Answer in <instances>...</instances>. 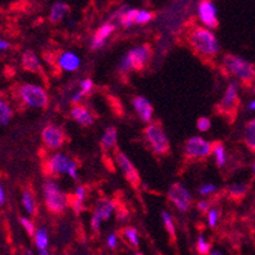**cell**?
Masks as SVG:
<instances>
[{
  "instance_id": "cell-1",
  "label": "cell",
  "mask_w": 255,
  "mask_h": 255,
  "mask_svg": "<svg viewBox=\"0 0 255 255\" xmlns=\"http://www.w3.org/2000/svg\"><path fill=\"white\" fill-rule=\"evenodd\" d=\"M192 46L205 55H215L219 52V42L210 29L196 28L189 36Z\"/></svg>"
},
{
  "instance_id": "cell-2",
  "label": "cell",
  "mask_w": 255,
  "mask_h": 255,
  "mask_svg": "<svg viewBox=\"0 0 255 255\" xmlns=\"http://www.w3.org/2000/svg\"><path fill=\"white\" fill-rule=\"evenodd\" d=\"M224 64L234 75L243 79L245 82L252 83L255 79V66L241 57L235 56V55H225Z\"/></svg>"
},
{
  "instance_id": "cell-3",
  "label": "cell",
  "mask_w": 255,
  "mask_h": 255,
  "mask_svg": "<svg viewBox=\"0 0 255 255\" xmlns=\"http://www.w3.org/2000/svg\"><path fill=\"white\" fill-rule=\"evenodd\" d=\"M150 50L149 46H138V47L132 48L126 55L122 62H121V70L129 71V70H141L143 65L149 60Z\"/></svg>"
},
{
  "instance_id": "cell-4",
  "label": "cell",
  "mask_w": 255,
  "mask_h": 255,
  "mask_svg": "<svg viewBox=\"0 0 255 255\" xmlns=\"http://www.w3.org/2000/svg\"><path fill=\"white\" fill-rule=\"evenodd\" d=\"M46 206L51 212H61L66 207V197L55 182H47L43 185Z\"/></svg>"
},
{
  "instance_id": "cell-5",
  "label": "cell",
  "mask_w": 255,
  "mask_h": 255,
  "mask_svg": "<svg viewBox=\"0 0 255 255\" xmlns=\"http://www.w3.org/2000/svg\"><path fill=\"white\" fill-rule=\"evenodd\" d=\"M19 94L23 101L31 107H38L45 108L48 104V96L45 89L38 85L33 84H23L19 88Z\"/></svg>"
},
{
  "instance_id": "cell-6",
  "label": "cell",
  "mask_w": 255,
  "mask_h": 255,
  "mask_svg": "<svg viewBox=\"0 0 255 255\" xmlns=\"http://www.w3.org/2000/svg\"><path fill=\"white\" fill-rule=\"evenodd\" d=\"M145 133L147 140L150 141V143H151V146L157 154H166L169 151L170 143H169L165 132L163 131V128L159 125H149L145 128Z\"/></svg>"
},
{
  "instance_id": "cell-7",
  "label": "cell",
  "mask_w": 255,
  "mask_h": 255,
  "mask_svg": "<svg viewBox=\"0 0 255 255\" xmlns=\"http://www.w3.org/2000/svg\"><path fill=\"white\" fill-rule=\"evenodd\" d=\"M50 169L56 174H69L73 179H78L76 164L69 156L64 154L53 155L50 160Z\"/></svg>"
},
{
  "instance_id": "cell-8",
  "label": "cell",
  "mask_w": 255,
  "mask_h": 255,
  "mask_svg": "<svg viewBox=\"0 0 255 255\" xmlns=\"http://www.w3.org/2000/svg\"><path fill=\"white\" fill-rule=\"evenodd\" d=\"M168 197L180 211H188L191 206V194L179 183H174L168 191Z\"/></svg>"
},
{
  "instance_id": "cell-9",
  "label": "cell",
  "mask_w": 255,
  "mask_h": 255,
  "mask_svg": "<svg viewBox=\"0 0 255 255\" xmlns=\"http://www.w3.org/2000/svg\"><path fill=\"white\" fill-rule=\"evenodd\" d=\"M212 151V143L203 140L202 137L189 138L185 143V154L189 157H205Z\"/></svg>"
},
{
  "instance_id": "cell-10",
  "label": "cell",
  "mask_w": 255,
  "mask_h": 255,
  "mask_svg": "<svg viewBox=\"0 0 255 255\" xmlns=\"http://www.w3.org/2000/svg\"><path fill=\"white\" fill-rule=\"evenodd\" d=\"M198 14L201 20L205 23L210 28H216L219 25V20H217V9L212 1L208 0H203L199 3L198 6Z\"/></svg>"
},
{
  "instance_id": "cell-11",
  "label": "cell",
  "mask_w": 255,
  "mask_h": 255,
  "mask_svg": "<svg viewBox=\"0 0 255 255\" xmlns=\"http://www.w3.org/2000/svg\"><path fill=\"white\" fill-rule=\"evenodd\" d=\"M117 163L124 175L126 177V179L132 184V187L137 188L138 184H140V175H138L133 164L129 161L128 157L122 154V152H117Z\"/></svg>"
},
{
  "instance_id": "cell-12",
  "label": "cell",
  "mask_w": 255,
  "mask_h": 255,
  "mask_svg": "<svg viewBox=\"0 0 255 255\" xmlns=\"http://www.w3.org/2000/svg\"><path fill=\"white\" fill-rule=\"evenodd\" d=\"M42 138L50 149H59L65 141V133L60 127L48 125L42 132Z\"/></svg>"
},
{
  "instance_id": "cell-13",
  "label": "cell",
  "mask_w": 255,
  "mask_h": 255,
  "mask_svg": "<svg viewBox=\"0 0 255 255\" xmlns=\"http://www.w3.org/2000/svg\"><path fill=\"white\" fill-rule=\"evenodd\" d=\"M133 107H135L136 112L138 113V116H140L143 122H150L151 121L154 110H152L151 103L145 97H136L133 99Z\"/></svg>"
},
{
  "instance_id": "cell-14",
  "label": "cell",
  "mask_w": 255,
  "mask_h": 255,
  "mask_svg": "<svg viewBox=\"0 0 255 255\" xmlns=\"http://www.w3.org/2000/svg\"><path fill=\"white\" fill-rule=\"evenodd\" d=\"M239 103L238 99V84L236 83H231L227 88L226 93H225V97L221 102V107L226 111L235 110L236 106Z\"/></svg>"
},
{
  "instance_id": "cell-15",
  "label": "cell",
  "mask_w": 255,
  "mask_h": 255,
  "mask_svg": "<svg viewBox=\"0 0 255 255\" xmlns=\"http://www.w3.org/2000/svg\"><path fill=\"white\" fill-rule=\"evenodd\" d=\"M113 31H115V25L111 24V23H106V24L102 25L101 28L97 31V33L94 34V38L92 41L93 50H97V48H101L102 46H104L106 39L112 34Z\"/></svg>"
},
{
  "instance_id": "cell-16",
  "label": "cell",
  "mask_w": 255,
  "mask_h": 255,
  "mask_svg": "<svg viewBox=\"0 0 255 255\" xmlns=\"http://www.w3.org/2000/svg\"><path fill=\"white\" fill-rule=\"evenodd\" d=\"M59 64L64 70L74 71L80 66V59L73 52L62 53L59 59Z\"/></svg>"
},
{
  "instance_id": "cell-17",
  "label": "cell",
  "mask_w": 255,
  "mask_h": 255,
  "mask_svg": "<svg viewBox=\"0 0 255 255\" xmlns=\"http://www.w3.org/2000/svg\"><path fill=\"white\" fill-rule=\"evenodd\" d=\"M22 65L25 70L32 71V73L37 74L41 71V64H39V60L37 59V56L32 52V51H27V52L23 53Z\"/></svg>"
},
{
  "instance_id": "cell-18",
  "label": "cell",
  "mask_w": 255,
  "mask_h": 255,
  "mask_svg": "<svg viewBox=\"0 0 255 255\" xmlns=\"http://www.w3.org/2000/svg\"><path fill=\"white\" fill-rule=\"evenodd\" d=\"M71 116L78 124L83 125V126H90L94 122L93 116L85 110L84 107H74L73 111H71Z\"/></svg>"
},
{
  "instance_id": "cell-19",
  "label": "cell",
  "mask_w": 255,
  "mask_h": 255,
  "mask_svg": "<svg viewBox=\"0 0 255 255\" xmlns=\"http://www.w3.org/2000/svg\"><path fill=\"white\" fill-rule=\"evenodd\" d=\"M115 211V203L110 199H102L97 203V208H96V213L97 216L103 221V220H108L112 215V212Z\"/></svg>"
},
{
  "instance_id": "cell-20",
  "label": "cell",
  "mask_w": 255,
  "mask_h": 255,
  "mask_svg": "<svg viewBox=\"0 0 255 255\" xmlns=\"http://www.w3.org/2000/svg\"><path fill=\"white\" fill-rule=\"evenodd\" d=\"M244 140L248 147H249L253 152H255V118L245 125Z\"/></svg>"
},
{
  "instance_id": "cell-21",
  "label": "cell",
  "mask_w": 255,
  "mask_h": 255,
  "mask_svg": "<svg viewBox=\"0 0 255 255\" xmlns=\"http://www.w3.org/2000/svg\"><path fill=\"white\" fill-rule=\"evenodd\" d=\"M69 11V5L68 4L62 3V1H59V3L53 4L52 9H51V14L50 19L51 22L57 23L64 18V15Z\"/></svg>"
},
{
  "instance_id": "cell-22",
  "label": "cell",
  "mask_w": 255,
  "mask_h": 255,
  "mask_svg": "<svg viewBox=\"0 0 255 255\" xmlns=\"http://www.w3.org/2000/svg\"><path fill=\"white\" fill-rule=\"evenodd\" d=\"M116 140H117V131H116L115 127H110V128L106 129L103 137H102V146L104 149H110L115 145Z\"/></svg>"
},
{
  "instance_id": "cell-23",
  "label": "cell",
  "mask_w": 255,
  "mask_h": 255,
  "mask_svg": "<svg viewBox=\"0 0 255 255\" xmlns=\"http://www.w3.org/2000/svg\"><path fill=\"white\" fill-rule=\"evenodd\" d=\"M137 11L138 10H136V9H127V10H125L124 13L120 15L122 25H124V27H127V28H128V27H131L132 23H135Z\"/></svg>"
},
{
  "instance_id": "cell-24",
  "label": "cell",
  "mask_w": 255,
  "mask_h": 255,
  "mask_svg": "<svg viewBox=\"0 0 255 255\" xmlns=\"http://www.w3.org/2000/svg\"><path fill=\"white\" fill-rule=\"evenodd\" d=\"M11 116H13V112H11L10 107L0 98V125H8Z\"/></svg>"
},
{
  "instance_id": "cell-25",
  "label": "cell",
  "mask_w": 255,
  "mask_h": 255,
  "mask_svg": "<svg viewBox=\"0 0 255 255\" xmlns=\"http://www.w3.org/2000/svg\"><path fill=\"white\" fill-rule=\"evenodd\" d=\"M34 240H36V247L39 250H45L48 245V234L45 229H39L37 230L36 235H34Z\"/></svg>"
},
{
  "instance_id": "cell-26",
  "label": "cell",
  "mask_w": 255,
  "mask_h": 255,
  "mask_svg": "<svg viewBox=\"0 0 255 255\" xmlns=\"http://www.w3.org/2000/svg\"><path fill=\"white\" fill-rule=\"evenodd\" d=\"M213 152H215V156H216L217 165L224 166L226 163V155H225V147L222 143L216 142L213 145Z\"/></svg>"
},
{
  "instance_id": "cell-27",
  "label": "cell",
  "mask_w": 255,
  "mask_h": 255,
  "mask_svg": "<svg viewBox=\"0 0 255 255\" xmlns=\"http://www.w3.org/2000/svg\"><path fill=\"white\" fill-rule=\"evenodd\" d=\"M22 202H23V206H24L25 211H27L28 213H31V215H33L34 211H36V205H34L33 197H32V194L29 193L28 191H25L24 193H23Z\"/></svg>"
},
{
  "instance_id": "cell-28",
  "label": "cell",
  "mask_w": 255,
  "mask_h": 255,
  "mask_svg": "<svg viewBox=\"0 0 255 255\" xmlns=\"http://www.w3.org/2000/svg\"><path fill=\"white\" fill-rule=\"evenodd\" d=\"M229 192H230V196L233 197V198L239 199L244 196L245 193H247V185H244V184L231 185L230 189H229Z\"/></svg>"
},
{
  "instance_id": "cell-29",
  "label": "cell",
  "mask_w": 255,
  "mask_h": 255,
  "mask_svg": "<svg viewBox=\"0 0 255 255\" xmlns=\"http://www.w3.org/2000/svg\"><path fill=\"white\" fill-rule=\"evenodd\" d=\"M197 250H198L199 254H202V255L210 254L211 245L208 244L203 236H199L198 238V241H197Z\"/></svg>"
},
{
  "instance_id": "cell-30",
  "label": "cell",
  "mask_w": 255,
  "mask_h": 255,
  "mask_svg": "<svg viewBox=\"0 0 255 255\" xmlns=\"http://www.w3.org/2000/svg\"><path fill=\"white\" fill-rule=\"evenodd\" d=\"M124 233H125V236L128 239L129 243L135 245V247H137L138 236H137V231H136V229H133V227H127V229H125L124 230Z\"/></svg>"
},
{
  "instance_id": "cell-31",
  "label": "cell",
  "mask_w": 255,
  "mask_h": 255,
  "mask_svg": "<svg viewBox=\"0 0 255 255\" xmlns=\"http://www.w3.org/2000/svg\"><path fill=\"white\" fill-rule=\"evenodd\" d=\"M151 13H149V11L146 10H138L137 11V15H136V19H135V23H137V24H143V23H147L150 19H151Z\"/></svg>"
},
{
  "instance_id": "cell-32",
  "label": "cell",
  "mask_w": 255,
  "mask_h": 255,
  "mask_svg": "<svg viewBox=\"0 0 255 255\" xmlns=\"http://www.w3.org/2000/svg\"><path fill=\"white\" fill-rule=\"evenodd\" d=\"M163 221L164 224H165V227H166V230H168V233L170 234L171 236H174V225H173V219H171L170 216V213L168 212H163Z\"/></svg>"
},
{
  "instance_id": "cell-33",
  "label": "cell",
  "mask_w": 255,
  "mask_h": 255,
  "mask_svg": "<svg viewBox=\"0 0 255 255\" xmlns=\"http://www.w3.org/2000/svg\"><path fill=\"white\" fill-rule=\"evenodd\" d=\"M197 127H198L199 131H207L211 127V121L207 117H201L198 118V122H197Z\"/></svg>"
},
{
  "instance_id": "cell-34",
  "label": "cell",
  "mask_w": 255,
  "mask_h": 255,
  "mask_svg": "<svg viewBox=\"0 0 255 255\" xmlns=\"http://www.w3.org/2000/svg\"><path fill=\"white\" fill-rule=\"evenodd\" d=\"M20 224L23 225V227H24L25 231H27L29 235H33V234H34V225L32 224L31 220L25 219V217H22V219H20Z\"/></svg>"
},
{
  "instance_id": "cell-35",
  "label": "cell",
  "mask_w": 255,
  "mask_h": 255,
  "mask_svg": "<svg viewBox=\"0 0 255 255\" xmlns=\"http://www.w3.org/2000/svg\"><path fill=\"white\" fill-rule=\"evenodd\" d=\"M217 220H219V211L210 210V212H208V224H210V226L211 227L216 226Z\"/></svg>"
},
{
  "instance_id": "cell-36",
  "label": "cell",
  "mask_w": 255,
  "mask_h": 255,
  "mask_svg": "<svg viewBox=\"0 0 255 255\" xmlns=\"http://www.w3.org/2000/svg\"><path fill=\"white\" fill-rule=\"evenodd\" d=\"M92 88H93V83L90 79H85V80H83V82L80 83V93H83L84 96L92 90Z\"/></svg>"
},
{
  "instance_id": "cell-37",
  "label": "cell",
  "mask_w": 255,
  "mask_h": 255,
  "mask_svg": "<svg viewBox=\"0 0 255 255\" xmlns=\"http://www.w3.org/2000/svg\"><path fill=\"white\" fill-rule=\"evenodd\" d=\"M215 191H216V187H215L213 184H206V185H203V187L199 188V193L203 194V196L212 193V192H215Z\"/></svg>"
},
{
  "instance_id": "cell-38",
  "label": "cell",
  "mask_w": 255,
  "mask_h": 255,
  "mask_svg": "<svg viewBox=\"0 0 255 255\" xmlns=\"http://www.w3.org/2000/svg\"><path fill=\"white\" fill-rule=\"evenodd\" d=\"M87 197V192H85V188L84 187H79L76 188V199L83 202Z\"/></svg>"
},
{
  "instance_id": "cell-39",
  "label": "cell",
  "mask_w": 255,
  "mask_h": 255,
  "mask_svg": "<svg viewBox=\"0 0 255 255\" xmlns=\"http://www.w3.org/2000/svg\"><path fill=\"white\" fill-rule=\"evenodd\" d=\"M101 222H102V220L99 219V217L97 216V215H94V216H93V219H92L93 229H94V230H96V231L101 230Z\"/></svg>"
},
{
  "instance_id": "cell-40",
  "label": "cell",
  "mask_w": 255,
  "mask_h": 255,
  "mask_svg": "<svg viewBox=\"0 0 255 255\" xmlns=\"http://www.w3.org/2000/svg\"><path fill=\"white\" fill-rule=\"evenodd\" d=\"M107 244H108L110 248L115 249L116 245H117V238H116L115 234H111V235L108 236V239H107Z\"/></svg>"
},
{
  "instance_id": "cell-41",
  "label": "cell",
  "mask_w": 255,
  "mask_h": 255,
  "mask_svg": "<svg viewBox=\"0 0 255 255\" xmlns=\"http://www.w3.org/2000/svg\"><path fill=\"white\" fill-rule=\"evenodd\" d=\"M74 210H75L76 213H80L82 211H84V206H83V202H80V201H78V199H76L75 203H74Z\"/></svg>"
},
{
  "instance_id": "cell-42",
  "label": "cell",
  "mask_w": 255,
  "mask_h": 255,
  "mask_svg": "<svg viewBox=\"0 0 255 255\" xmlns=\"http://www.w3.org/2000/svg\"><path fill=\"white\" fill-rule=\"evenodd\" d=\"M197 208H198L199 211H202V212H206V211H208V203L199 202L198 205H197Z\"/></svg>"
},
{
  "instance_id": "cell-43",
  "label": "cell",
  "mask_w": 255,
  "mask_h": 255,
  "mask_svg": "<svg viewBox=\"0 0 255 255\" xmlns=\"http://www.w3.org/2000/svg\"><path fill=\"white\" fill-rule=\"evenodd\" d=\"M9 48V43L6 41H3V39H0V51H5Z\"/></svg>"
},
{
  "instance_id": "cell-44",
  "label": "cell",
  "mask_w": 255,
  "mask_h": 255,
  "mask_svg": "<svg viewBox=\"0 0 255 255\" xmlns=\"http://www.w3.org/2000/svg\"><path fill=\"white\" fill-rule=\"evenodd\" d=\"M4 199H5V196H4L3 187L0 185V205H3V203H4Z\"/></svg>"
},
{
  "instance_id": "cell-45",
  "label": "cell",
  "mask_w": 255,
  "mask_h": 255,
  "mask_svg": "<svg viewBox=\"0 0 255 255\" xmlns=\"http://www.w3.org/2000/svg\"><path fill=\"white\" fill-rule=\"evenodd\" d=\"M210 255H224L221 252H219V250H213V252L210 253Z\"/></svg>"
},
{
  "instance_id": "cell-46",
  "label": "cell",
  "mask_w": 255,
  "mask_h": 255,
  "mask_svg": "<svg viewBox=\"0 0 255 255\" xmlns=\"http://www.w3.org/2000/svg\"><path fill=\"white\" fill-rule=\"evenodd\" d=\"M249 110L250 111H255V101L252 102V103L249 104Z\"/></svg>"
},
{
  "instance_id": "cell-47",
  "label": "cell",
  "mask_w": 255,
  "mask_h": 255,
  "mask_svg": "<svg viewBox=\"0 0 255 255\" xmlns=\"http://www.w3.org/2000/svg\"><path fill=\"white\" fill-rule=\"evenodd\" d=\"M39 255H50V254H48V252H47V250H39Z\"/></svg>"
},
{
  "instance_id": "cell-48",
  "label": "cell",
  "mask_w": 255,
  "mask_h": 255,
  "mask_svg": "<svg viewBox=\"0 0 255 255\" xmlns=\"http://www.w3.org/2000/svg\"><path fill=\"white\" fill-rule=\"evenodd\" d=\"M25 255H33V254H32L31 250H27V253H25Z\"/></svg>"
},
{
  "instance_id": "cell-49",
  "label": "cell",
  "mask_w": 255,
  "mask_h": 255,
  "mask_svg": "<svg viewBox=\"0 0 255 255\" xmlns=\"http://www.w3.org/2000/svg\"><path fill=\"white\" fill-rule=\"evenodd\" d=\"M254 93H255V87H254Z\"/></svg>"
},
{
  "instance_id": "cell-50",
  "label": "cell",
  "mask_w": 255,
  "mask_h": 255,
  "mask_svg": "<svg viewBox=\"0 0 255 255\" xmlns=\"http://www.w3.org/2000/svg\"><path fill=\"white\" fill-rule=\"evenodd\" d=\"M254 171H255V165H254Z\"/></svg>"
}]
</instances>
